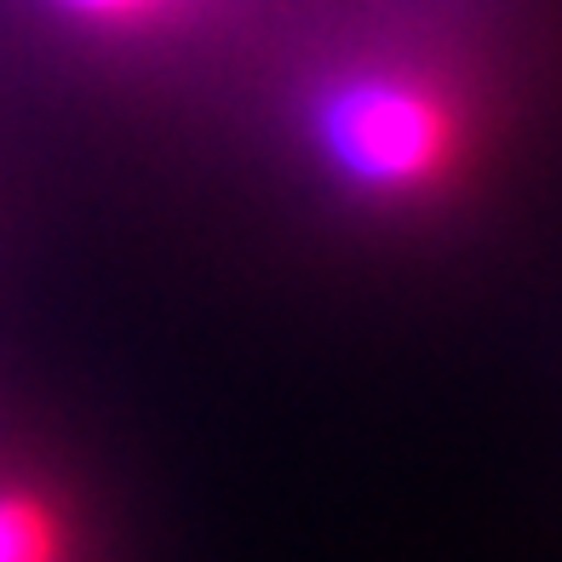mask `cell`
<instances>
[{
  "mask_svg": "<svg viewBox=\"0 0 562 562\" xmlns=\"http://www.w3.org/2000/svg\"><path fill=\"white\" fill-rule=\"evenodd\" d=\"M322 144L356 184L402 190L425 184L442 167L453 126L442 104L402 81H350L327 98L322 110Z\"/></svg>",
  "mask_w": 562,
  "mask_h": 562,
  "instance_id": "cell-1",
  "label": "cell"
},
{
  "mask_svg": "<svg viewBox=\"0 0 562 562\" xmlns=\"http://www.w3.org/2000/svg\"><path fill=\"white\" fill-rule=\"evenodd\" d=\"M0 562H53V528L23 499H0Z\"/></svg>",
  "mask_w": 562,
  "mask_h": 562,
  "instance_id": "cell-2",
  "label": "cell"
},
{
  "mask_svg": "<svg viewBox=\"0 0 562 562\" xmlns=\"http://www.w3.org/2000/svg\"><path fill=\"white\" fill-rule=\"evenodd\" d=\"M58 7L81 12V18H104V23H121V18H149V12H161L167 0H58Z\"/></svg>",
  "mask_w": 562,
  "mask_h": 562,
  "instance_id": "cell-3",
  "label": "cell"
}]
</instances>
